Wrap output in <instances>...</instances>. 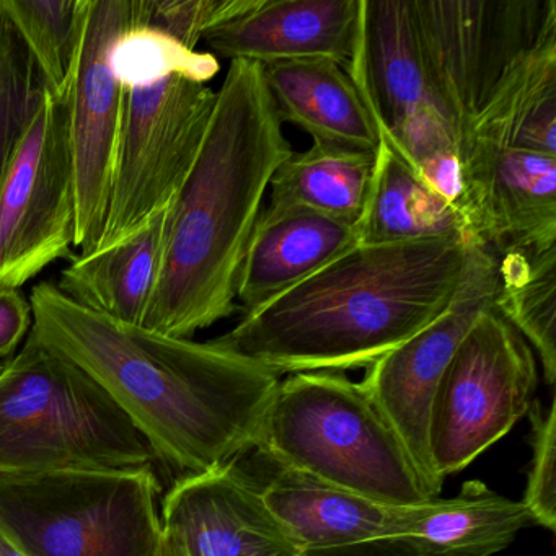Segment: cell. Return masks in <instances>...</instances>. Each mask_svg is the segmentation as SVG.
<instances>
[{
	"instance_id": "ac0fdd59",
	"label": "cell",
	"mask_w": 556,
	"mask_h": 556,
	"mask_svg": "<svg viewBox=\"0 0 556 556\" xmlns=\"http://www.w3.org/2000/svg\"><path fill=\"white\" fill-rule=\"evenodd\" d=\"M357 245L354 227L331 217L301 210L262 211L240 268V311L262 307Z\"/></svg>"
},
{
	"instance_id": "7c38bea8",
	"label": "cell",
	"mask_w": 556,
	"mask_h": 556,
	"mask_svg": "<svg viewBox=\"0 0 556 556\" xmlns=\"http://www.w3.org/2000/svg\"><path fill=\"white\" fill-rule=\"evenodd\" d=\"M496 292V256L473 243L454 301L415 337L366 367L363 389L402 442L431 497L444 478L431 454V413L442 376L462 340Z\"/></svg>"
},
{
	"instance_id": "83f0119b",
	"label": "cell",
	"mask_w": 556,
	"mask_h": 556,
	"mask_svg": "<svg viewBox=\"0 0 556 556\" xmlns=\"http://www.w3.org/2000/svg\"><path fill=\"white\" fill-rule=\"evenodd\" d=\"M40 87L30 53L0 9V185L21 144Z\"/></svg>"
},
{
	"instance_id": "e0dca14e",
	"label": "cell",
	"mask_w": 556,
	"mask_h": 556,
	"mask_svg": "<svg viewBox=\"0 0 556 556\" xmlns=\"http://www.w3.org/2000/svg\"><path fill=\"white\" fill-rule=\"evenodd\" d=\"M361 0H260L204 35L213 56L269 66L298 60H330L346 70L353 58Z\"/></svg>"
},
{
	"instance_id": "5bb4252c",
	"label": "cell",
	"mask_w": 556,
	"mask_h": 556,
	"mask_svg": "<svg viewBox=\"0 0 556 556\" xmlns=\"http://www.w3.org/2000/svg\"><path fill=\"white\" fill-rule=\"evenodd\" d=\"M462 226L494 256L556 249V157L522 149L464 159Z\"/></svg>"
},
{
	"instance_id": "d6986e66",
	"label": "cell",
	"mask_w": 556,
	"mask_h": 556,
	"mask_svg": "<svg viewBox=\"0 0 556 556\" xmlns=\"http://www.w3.org/2000/svg\"><path fill=\"white\" fill-rule=\"evenodd\" d=\"M396 533L416 556H493L520 530L535 526L522 501L480 480L465 481L454 497L393 507Z\"/></svg>"
},
{
	"instance_id": "1f68e13d",
	"label": "cell",
	"mask_w": 556,
	"mask_h": 556,
	"mask_svg": "<svg viewBox=\"0 0 556 556\" xmlns=\"http://www.w3.org/2000/svg\"><path fill=\"white\" fill-rule=\"evenodd\" d=\"M155 556H188L187 552H185L184 546L174 539V536L168 535V533H162L161 545H159L157 552H155Z\"/></svg>"
},
{
	"instance_id": "3957f363",
	"label": "cell",
	"mask_w": 556,
	"mask_h": 556,
	"mask_svg": "<svg viewBox=\"0 0 556 556\" xmlns=\"http://www.w3.org/2000/svg\"><path fill=\"white\" fill-rule=\"evenodd\" d=\"M471 245L451 236L354 247L214 341L276 376L370 366L451 305Z\"/></svg>"
},
{
	"instance_id": "6da1fadb",
	"label": "cell",
	"mask_w": 556,
	"mask_h": 556,
	"mask_svg": "<svg viewBox=\"0 0 556 556\" xmlns=\"http://www.w3.org/2000/svg\"><path fill=\"white\" fill-rule=\"evenodd\" d=\"M31 333L89 374L175 478L237 464L255 448L279 376L216 341L154 333L31 289Z\"/></svg>"
},
{
	"instance_id": "2e32d148",
	"label": "cell",
	"mask_w": 556,
	"mask_h": 556,
	"mask_svg": "<svg viewBox=\"0 0 556 556\" xmlns=\"http://www.w3.org/2000/svg\"><path fill=\"white\" fill-rule=\"evenodd\" d=\"M262 493L301 556H416L396 533L393 506L285 468Z\"/></svg>"
},
{
	"instance_id": "277c9868",
	"label": "cell",
	"mask_w": 556,
	"mask_h": 556,
	"mask_svg": "<svg viewBox=\"0 0 556 556\" xmlns=\"http://www.w3.org/2000/svg\"><path fill=\"white\" fill-rule=\"evenodd\" d=\"M255 451L275 468L386 506L432 500L408 452L361 382L341 372L279 380Z\"/></svg>"
},
{
	"instance_id": "4316f807",
	"label": "cell",
	"mask_w": 556,
	"mask_h": 556,
	"mask_svg": "<svg viewBox=\"0 0 556 556\" xmlns=\"http://www.w3.org/2000/svg\"><path fill=\"white\" fill-rule=\"evenodd\" d=\"M113 74L123 90L151 86L168 77L207 84L219 74L220 64L211 53L188 50L165 31L132 27L113 47Z\"/></svg>"
},
{
	"instance_id": "7402d4cb",
	"label": "cell",
	"mask_w": 556,
	"mask_h": 556,
	"mask_svg": "<svg viewBox=\"0 0 556 556\" xmlns=\"http://www.w3.org/2000/svg\"><path fill=\"white\" fill-rule=\"evenodd\" d=\"M168 210L110 249L74 256L56 288L89 311L141 327L161 273Z\"/></svg>"
},
{
	"instance_id": "30bf717a",
	"label": "cell",
	"mask_w": 556,
	"mask_h": 556,
	"mask_svg": "<svg viewBox=\"0 0 556 556\" xmlns=\"http://www.w3.org/2000/svg\"><path fill=\"white\" fill-rule=\"evenodd\" d=\"M539 369L526 340L484 308L439 383L431 454L441 478L457 473L507 434L535 402Z\"/></svg>"
},
{
	"instance_id": "8fae6325",
	"label": "cell",
	"mask_w": 556,
	"mask_h": 556,
	"mask_svg": "<svg viewBox=\"0 0 556 556\" xmlns=\"http://www.w3.org/2000/svg\"><path fill=\"white\" fill-rule=\"evenodd\" d=\"M70 96L56 99L40 87L0 185V288L21 289L58 260L76 256Z\"/></svg>"
},
{
	"instance_id": "4fadbf2b",
	"label": "cell",
	"mask_w": 556,
	"mask_h": 556,
	"mask_svg": "<svg viewBox=\"0 0 556 556\" xmlns=\"http://www.w3.org/2000/svg\"><path fill=\"white\" fill-rule=\"evenodd\" d=\"M132 27H138V0H89L70 96L79 255L96 250L105 227L123 115V89L110 58Z\"/></svg>"
},
{
	"instance_id": "f546056e",
	"label": "cell",
	"mask_w": 556,
	"mask_h": 556,
	"mask_svg": "<svg viewBox=\"0 0 556 556\" xmlns=\"http://www.w3.org/2000/svg\"><path fill=\"white\" fill-rule=\"evenodd\" d=\"M530 419V458L522 504L535 526L556 530V406L543 408L539 400L527 413Z\"/></svg>"
},
{
	"instance_id": "4dcf8cb0",
	"label": "cell",
	"mask_w": 556,
	"mask_h": 556,
	"mask_svg": "<svg viewBox=\"0 0 556 556\" xmlns=\"http://www.w3.org/2000/svg\"><path fill=\"white\" fill-rule=\"evenodd\" d=\"M34 327L30 299L21 289L0 288V363L14 356Z\"/></svg>"
},
{
	"instance_id": "f1b7e54d",
	"label": "cell",
	"mask_w": 556,
	"mask_h": 556,
	"mask_svg": "<svg viewBox=\"0 0 556 556\" xmlns=\"http://www.w3.org/2000/svg\"><path fill=\"white\" fill-rule=\"evenodd\" d=\"M260 0H138V27L157 28L188 50L204 35L252 11Z\"/></svg>"
},
{
	"instance_id": "9c48e42d",
	"label": "cell",
	"mask_w": 556,
	"mask_h": 556,
	"mask_svg": "<svg viewBox=\"0 0 556 556\" xmlns=\"http://www.w3.org/2000/svg\"><path fill=\"white\" fill-rule=\"evenodd\" d=\"M216 96L207 84L184 77L123 90L109 211L96 250L129 239L172 206L197 161Z\"/></svg>"
},
{
	"instance_id": "44dd1931",
	"label": "cell",
	"mask_w": 556,
	"mask_h": 556,
	"mask_svg": "<svg viewBox=\"0 0 556 556\" xmlns=\"http://www.w3.org/2000/svg\"><path fill=\"white\" fill-rule=\"evenodd\" d=\"M263 70L282 123L298 126L320 144L376 151L372 119L343 66L330 60H298Z\"/></svg>"
},
{
	"instance_id": "8992f818",
	"label": "cell",
	"mask_w": 556,
	"mask_h": 556,
	"mask_svg": "<svg viewBox=\"0 0 556 556\" xmlns=\"http://www.w3.org/2000/svg\"><path fill=\"white\" fill-rule=\"evenodd\" d=\"M155 465L0 475V530L27 556H155Z\"/></svg>"
},
{
	"instance_id": "9a60e30c",
	"label": "cell",
	"mask_w": 556,
	"mask_h": 556,
	"mask_svg": "<svg viewBox=\"0 0 556 556\" xmlns=\"http://www.w3.org/2000/svg\"><path fill=\"white\" fill-rule=\"evenodd\" d=\"M161 517L188 556H301L262 486L237 464L175 478Z\"/></svg>"
},
{
	"instance_id": "ba28073f",
	"label": "cell",
	"mask_w": 556,
	"mask_h": 556,
	"mask_svg": "<svg viewBox=\"0 0 556 556\" xmlns=\"http://www.w3.org/2000/svg\"><path fill=\"white\" fill-rule=\"evenodd\" d=\"M422 64L460 146L497 87L556 22L555 0H413Z\"/></svg>"
},
{
	"instance_id": "5b68a950",
	"label": "cell",
	"mask_w": 556,
	"mask_h": 556,
	"mask_svg": "<svg viewBox=\"0 0 556 556\" xmlns=\"http://www.w3.org/2000/svg\"><path fill=\"white\" fill-rule=\"evenodd\" d=\"M157 465L109 393L28 333L0 374V475Z\"/></svg>"
},
{
	"instance_id": "ffe728a7",
	"label": "cell",
	"mask_w": 556,
	"mask_h": 556,
	"mask_svg": "<svg viewBox=\"0 0 556 556\" xmlns=\"http://www.w3.org/2000/svg\"><path fill=\"white\" fill-rule=\"evenodd\" d=\"M507 148L556 157V22L471 123L458 146V161Z\"/></svg>"
},
{
	"instance_id": "484cf974",
	"label": "cell",
	"mask_w": 556,
	"mask_h": 556,
	"mask_svg": "<svg viewBox=\"0 0 556 556\" xmlns=\"http://www.w3.org/2000/svg\"><path fill=\"white\" fill-rule=\"evenodd\" d=\"M0 9L30 53L41 87L56 99L70 96L89 0H0Z\"/></svg>"
},
{
	"instance_id": "603a6c76",
	"label": "cell",
	"mask_w": 556,
	"mask_h": 556,
	"mask_svg": "<svg viewBox=\"0 0 556 556\" xmlns=\"http://www.w3.org/2000/svg\"><path fill=\"white\" fill-rule=\"evenodd\" d=\"M376 151L320 142H314L307 151H292L273 175L269 203L263 211H312L356 226L369 193Z\"/></svg>"
},
{
	"instance_id": "52a82bcc",
	"label": "cell",
	"mask_w": 556,
	"mask_h": 556,
	"mask_svg": "<svg viewBox=\"0 0 556 556\" xmlns=\"http://www.w3.org/2000/svg\"><path fill=\"white\" fill-rule=\"evenodd\" d=\"M346 73L369 112L377 141L460 214L457 144L422 64L413 0H361Z\"/></svg>"
},
{
	"instance_id": "d4e9b609",
	"label": "cell",
	"mask_w": 556,
	"mask_h": 556,
	"mask_svg": "<svg viewBox=\"0 0 556 556\" xmlns=\"http://www.w3.org/2000/svg\"><path fill=\"white\" fill-rule=\"evenodd\" d=\"M493 308L529 343L542 363L543 379L555 386L556 249L497 256Z\"/></svg>"
},
{
	"instance_id": "cb8c5ba5",
	"label": "cell",
	"mask_w": 556,
	"mask_h": 556,
	"mask_svg": "<svg viewBox=\"0 0 556 556\" xmlns=\"http://www.w3.org/2000/svg\"><path fill=\"white\" fill-rule=\"evenodd\" d=\"M354 232L359 245L465 237L454 207L382 142L377 144L369 193Z\"/></svg>"
},
{
	"instance_id": "7a4b0ae2",
	"label": "cell",
	"mask_w": 556,
	"mask_h": 556,
	"mask_svg": "<svg viewBox=\"0 0 556 556\" xmlns=\"http://www.w3.org/2000/svg\"><path fill=\"white\" fill-rule=\"evenodd\" d=\"M203 144L168 210L161 273L139 328L191 338L240 311L237 285L273 175L292 149L262 64L230 61Z\"/></svg>"
},
{
	"instance_id": "836d02e7",
	"label": "cell",
	"mask_w": 556,
	"mask_h": 556,
	"mask_svg": "<svg viewBox=\"0 0 556 556\" xmlns=\"http://www.w3.org/2000/svg\"><path fill=\"white\" fill-rule=\"evenodd\" d=\"M5 363H8V361H4V363H0V374H2V370H4Z\"/></svg>"
},
{
	"instance_id": "d6a6232c",
	"label": "cell",
	"mask_w": 556,
	"mask_h": 556,
	"mask_svg": "<svg viewBox=\"0 0 556 556\" xmlns=\"http://www.w3.org/2000/svg\"><path fill=\"white\" fill-rule=\"evenodd\" d=\"M0 556H27L18 546L11 542L8 535L0 530Z\"/></svg>"
}]
</instances>
